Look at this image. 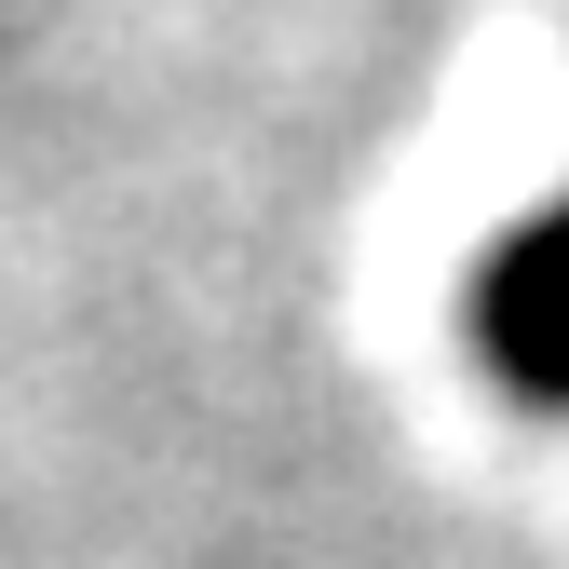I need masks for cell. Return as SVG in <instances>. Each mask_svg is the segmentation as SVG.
<instances>
[{"instance_id":"6da1fadb","label":"cell","mask_w":569,"mask_h":569,"mask_svg":"<svg viewBox=\"0 0 569 569\" xmlns=\"http://www.w3.org/2000/svg\"><path fill=\"white\" fill-rule=\"evenodd\" d=\"M475 352L516 393L569 407V203H542V218L475 271Z\"/></svg>"}]
</instances>
